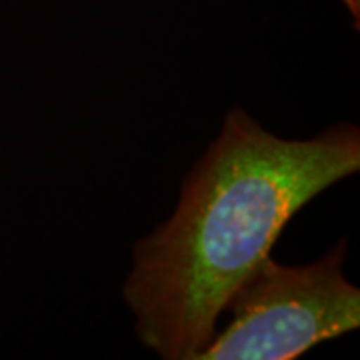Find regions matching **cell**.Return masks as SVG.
Masks as SVG:
<instances>
[{
	"label": "cell",
	"instance_id": "6da1fadb",
	"mask_svg": "<svg viewBox=\"0 0 360 360\" xmlns=\"http://www.w3.org/2000/svg\"><path fill=\"white\" fill-rule=\"evenodd\" d=\"M359 170L356 124L288 141L245 108L231 110L186 174L172 217L132 250L122 296L142 347L165 360H196L288 220Z\"/></svg>",
	"mask_w": 360,
	"mask_h": 360
},
{
	"label": "cell",
	"instance_id": "7a4b0ae2",
	"mask_svg": "<svg viewBox=\"0 0 360 360\" xmlns=\"http://www.w3.org/2000/svg\"><path fill=\"white\" fill-rule=\"evenodd\" d=\"M347 240L310 264L266 257L236 288L231 324L196 360H292L360 326V290L342 266Z\"/></svg>",
	"mask_w": 360,
	"mask_h": 360
},
{
	"label": "cell",
	"instance_id": "3957f363",
	"mask_svg": "<svg viewBox=\"0 0 360 360\" xmlns=\"http://www.w3.org/2000/svg\"><path fill=\"white\" fill-rule=\"evenodd\" d=\"M345 4H347L348 13L352 14V18H354V26L359 28V18H360V0H342Z\"/></svg>",
	"mask_w": 360,
	"mask_h": 360
}]
</instances>
